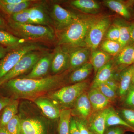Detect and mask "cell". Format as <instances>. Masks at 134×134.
<instances>
[{"label": "cell", "instance_id": "6da1fadb", "mask_svg": "<svg viewBox=\"0 0 134 134\" xmlns=\"http://www.w3.org/2000/svg\"><path fill=\"white\" fill-rule=\"evenodd\" d=\"M65 76L63 72L37 79L16 77L8 81L3 85L17 97L34 99L59 86Z\"/></svg>", "mask_w": 134, "mask_h": 134}, {"label": "cell", "instance_id": "7a4b0ae2", "mask_svg": "<svg viewBox=\"0 0 134 134\" xmlns=\"http://www.w3.org/2000/svg\"><path fill=\"white\" fill-rule=\"evenodd\" d=\"M96 17H79L78 19L61 31L56 37L58 46L68 47H86V39L89 27Z\"/></svg>", "mask_w": 134, "mask_h": 134}, {"label": "cell", "instance_id": "3957f363", "mask_svg": "<svg viewBox=\"0 0 134 134\" xmlns=\"http://www.w3.org/2000/svg\"><path fill=\"white\" fill-rule=\"evenodd\" d=\"M8 31L19 38L25 40L53 42L56 38V34L52 26L21 24L12 21L8 18Z\"/></svg>", "mask_w": 134, "mask_h": 134}, {"label": "cell", "instance_id": "277c9868", "mask_svg": "<svg viewBox=\"0 0 134 134\" xmlns=\"http://www.w3.org/2000/svg\"><path fill=\"white\" fill-rule=\"evenodd\" d=\"M88 87L85 82H81L62 87L49 93L48 98L62 107L69 108L74 106L77 98Z\"/></svg>", "mask_w": 134, "mask_h": 134}, {"label": "cell", "instance_id": "5b68a950", "mask_svg": "<svg viewBox=\"0 0 134 134\" xmlns=\"http://www.w3.org/2000/svg\"><path fill=\"white\" fill-rule=\"evenodd\" d=\"M44 47L37 43L24 44L10 51L0 60V79L17 64L27 54L33 51L42 50Z\"/></svg>", "mask_w": 134, "mask_h": 134}, {"label": "cell", "instance_id": "8992f818", "mask_svg": "<svg viewBox=\"0 0 134 134\" xmlns=\"http://www.w3.org/2000/svg\"><path fill=\"white\" fill-rule=\"evenodd\" d=\"M111 24L108 17H96L89 27L86 41V47L91 51L96 50L101 44Z\"/></svg>", "mask_w": 134, "mask_h": 134}, {"label": "cell", "instance_id": "52a82bcc", "mask_svg": "<svg viewBox=\"0 0 134 134\" xmlns=\"http://www.w3.org/2000/svg\"><path fill=\"white\" fill-rule=\"evenodd\" d=\"M46 53L42 50H37L25 55L10 71L0 79V86L8 81L16 78L20 75L31 70L37 62Z\"/></svg>", "mask_w": 134, "mask_h": 134}, {"label": "cell", "instance_id": "ba28073f", "mask_svg": "<svg viewBox=\"0 0 134 134\" xmlns=\"http://www.w3.org/2000/svg\"><path fill=\"white\" fill-rule=\"evenodd\" d=\"M49 14L58 32L66 29L79 17L58 4L53 5Z\"/></svg>", "mask_w": 134, "mask_h": 134}, {"label": "cell", "instance_id": "9c48e42d", "mask_svg": "<svg viewBox=\"0 0 134 134\" xmlns=\"http://www.w3.org/2000/svg\"><path fill=\"white\" fill-rule=\"evenodd\" d=\"M62 46L67 50L69 55L70 70L74 71L89 62L92 51L88 47Z\"/></svg>", "mask_w": 134, "mask_h": 134}, {"label": "cell", "instance_id": "30bf717a", "mask_svg": "<svg viewBox=\"0 0 134 134\" xmlns=\"http://www.w3.org/2000/svg\"><path fill=\"white\" fill-rule=\"evenodd\" d=\"M69 57L67 50L63 47L58 46L53 52L51 70L54 75L63 73L69 69Z\"/></svg>", "mask_w": 134, "mask_h": 134}, {"label": "cell", "instance_id": "8fae6325", "mask_svg": "<svg viewBox=\"0 0 134 134\" xmlns=\"http://www.w3.org/2000/svg\"><path fill=\"white\" fill-rule=\"evenodd\" d=\"M29 24L51 26L53 24L50 14L42 4L33 5L28 8Z\"/></svg>", "mask_w": 134, "mask_h": 134}, {"label": "cell", "instance_id": "7c38bea8", "mask_svg": "<svg viewBox=\"0 0 134 134\" xmlns=\"http://www.w3.org/2000/svg\"><path fill=\"white\" fill-rule=\"evenodd\" d=\"M53 56V52L46 53L37 62L29 74L24 77L31 79L43 77V76L47 74L51 69Z\"/></svg>", "mask_w": 134, "mask_h": 134}, {"label": "cell", "instance_id": "4fadbf2b", "mask_svg": "<svg viewBox=\"0 0 134 134\" xmlns=\"http://www.w3.org/2000/svg\"><path fill=\"white\" fill-rule=\"evenodd\" d=\"M73 106L72 114L76 115L79 119L85 120L88 119L93 111L88 94L86 92L79 96Z\"/></svg>", "mask_w": 134, "mask_h": 134}, {"label": "cell", "instance_id": "5bb4252c", "mask_svg": "<svg viewBox=\"0 0 134 134\" xmlns=\"http://www.w3.org/2000/svg\"><path fill=\"white\" fill-rule=\"evenodd\" d=\"M108 108L104 110L94 112L88 119V125L94 134H104L106 127V119Z\"/></svg>", "mask_w": 134, "mask_h": 134}, {"label": "cell", "instance_id": "9a60e30c", "mask_svg": "<svg viewBox=\"0 0 134 134\" xmlns=\"http://www.w3.org/2000/svg\"><path fill=\"white\" fill-rule=\"evenodd\" d=\"M34 101L47 117L51 119L59 118L61 110L50 98L40 97L35 99Z\"/></svg>", "mask_w": 134, "mask_h": 134}, {"label": "cell", "instance_id": "2e32d148", "mask_svg": "<svg viewBox=\"0 0 134 134\" xmlns=\"http://www.w3.org/2000/svg\"><path fill=\"white\" fill-rule=\"evenodd\" d=\"M88 94L93 112L108 108L111 100L104 96L97 89L91 88Z\"/></svg>", "mask_w": 134, "mask_h": 134}, {"label": "cell", "instance_id": "e0dca14e", "mask_svg": "<svg viewBox=\"0 0 134 134\" xmlns=\"http://www.w3.org/2000/svg\"><path fill=\"white\" fill-rule=\"evenodd\" d=\"M114 63L112 59L98 70L92 83L91 88H95L100 84L106 82L113 77Z\"/></svg>", "mask_w": 134, "mask_h": 134}, {"label": "cell", "instance_id": "ac0fdd59", "mask_svg": "<svg viewBox=\"0 0 134 134\" xmlns=\"http://www.w3.org/2000/svg\"><path fill=\"white\" fill-rule=\"evenodd\" d=\"M21 134H46L45 127L40 120L29 118L21 120Z\"/></svg>", "mask_w": 134, "mask_h": 134}, {"label": "cell", "instance_id": "d6986e66", "mask_svg": "<svg viewBox=\"0 0 134 134\" xmlns=\"http://www.w3.org/2000/svg\"><path fill=\"white\" fill-rule=\"evenodd\" d=\"M70 5L84 13L95 14L100 9V5L93 0H74L70 2Z\"/></svg>", "mask_w": 134, "mask_h": 134}, {"label": "cell", "instance_id": "ffe728a7", "mask_svg": "<svg viewBox=\"0 0 134 134\" xmlns=\"http://www.w3.org/2000/svg\"><path fill=\"white\" fill-rule=\"evenodd\" d=\"M112 56L97 49L91 52L90 62L93 68L95 73L101 67L103 66L112 59Z\"/></svg>", "mask_w": 134, "mask_h": 134}, {"label": "cell", "instance_id": "44dd1931", "mask_svg": "<svg viewBox=\"0 0 134 134\" xmlns=\"http://www.w3.org/2000/svg\"><path fill=\"white\" fill-rule=\"evenodd\" d=\"M93 70V67L89 62L73 71L69 76V81L73 84L83 82L90 75Z\"/></svg>", "mask_w": 134, "mask_h": 134}, {"label": "cell", "instance_id": "7402d4cb", "mask_svg": "<svg viewBox=\"0 0 134 134\" xmlns=\"http://www.w3.org/2000/svg\"><path fill=\"white\" fill-rule=\"evenodd\" d=\"M134 44H130L122 48L113 60L114 64L118 66L133 64Z\"/></svg>", "mask_w": 134, "mask_h": 134}, {"label": "cell", "instance_id": "603a6c76", "mask_svg": "<svg viewBox=\"0 0 134 134\" xmlns=\"http://www.w3.org/2000/svg\"><path fill=\"white\" fill-rule=\"evenodd\" d=\"M134 69L133 65L123 71L120 75L119 92L121 97L126 95L132 84Z\"/></svg>", "mask_w": 134, "mask_h": 134}, {"label": "cell", "instance_id": "cb8c5ba5", "mask_svg": "<svg viewBox=\"0 0 134 134\" xmlns=\"http://www.w3.org/2000/svg\"><path fill=\"white\" fill-rule=\"evenodd\" d=\"M18 101L14 100L2 110L0 115V127H5L10 120L17 115Z\"/></svg>", "mask_w": 134, "mask_h": 134}, {"label": "cell", "instance_id": "d4e9b609", "mask_svg": "<svg viewBox=\"0 0 134 134\" xmlns=\"http://www.w3.org/2000/svg\"><path fill=\"white\" fill-rule=\"evenodd\" d=\"M25 40L19 38L9 32L0 30V45L16 48L24 44Z\"/></svg>", "mask_w": 134, "mask_h": 134}, {"label": "cell", "instance_id": "484cf974", "mask_svg": "<svg viewBox=\"0 0 134 134\" xmlns=\"http://www.w3.org/2000/svg\"><path fill=\"white\" fill-rule=\"evenodd\" d=\"M104 5L126 19H130L131 14L126 5L122 2L117 0H106Z\"/></svg>", "mask_w": 134, "mask_h": 134}, {"label": "cell", "instance_id": "4316f807", "mask_svg": "<svg viewBox=\"0 0 134 134\" xmlns=\"http://www.w3.org/2000/svg\"><path fill=\"white\" fill-rule=\"evenodd\" d=\"M106 127L112 126H124L134 131V126L130 125L120 117L117 113L111 107H108L106 119Z\"/></svg>", "mask_w": 134, "mask_h": 134}, {"label": "cell", "instance_id": "83f0119b", "mask_svg": "<svg viewBox=\"0 0 134 134\" xmlns=\"http://www.w3.org/2000/svg\"><path fill=\"white\" fill-rule=\"evenodd\" d=\"M72 115V110L63 109L60 113L58 127L59 134H70V125Z\"/></svg>", "mask_w": 134, "mask_h": 134}, {"label": "cell", "instance_id": "f1b7e54d", "mask_svg": "<svg viewBox=\"0 0 134 134\" xmlns=\"http://www.w3.org/2000/svg\"><path fill=\"white\" fill-rule=\"evenodd\" d=\"M35 1L26 0L24 2L15 5H5L0 3V10L9 16L31 7Z\"/></svg>", "mask_w": 134, "mask_h": 134}, {"label": "cell", "instance_id": "f546056e", "mask_svg": "<svg viewBox=\"0 0 134 134\" xmlns=\"http://www.w3.org/2000/svg\"><path fill=\"white\" fill-rule=\"evenodd\" d=\"M120 30V37L118 42L119 43L121 48L129 44L130 41V34L129 26L122 21H116Z\"/></svg>", "mask_w": 134, "mask_h": 134}, {"label": "cell", "instance_id": "4dcf8cb0", "mask_svg": "<svg viewBox=\"0 0 134 134\" xmlns=\"http://www.w3.org/2000/svg\"><path fill=\"white\" fill-rule=\"evenodd\" d=\"M100 45L101 50L112 56H116L122 49L118 41L105 40Z\"/></svg>", "mask_w": 134, "mask_h": 134}, {"label": "cell", "instance_id": "1f68e13d", "mask_svg": "<svg viewBox=\"0 0 134 134\" xmlns=\"http://www.w3.org/2000/svg\"><path fill=\"white\" fill-rule=\"evenodd\" d=\"M10 134H21V120L17 115L15 116L5 127Z\"/></svg>", "mask_w": 134, "mask_h": 134}, {"label": "cell", "instance_id": "d6a6232c", "mask_svg": "<svg viewBox=\"0 0 134 134\" xmlns=\"http://www.w3.org/2000/svg\"><path fill=\"white\" fill-rule=\"evenodd\" d=\"M105 36L106 40L118 41L120 37V30L117 22L110 26Z\"/></svg>", "mask_w": 134, "mask_h": 134}, {"label": "cell", "instance_id": "836d02e7", "mask_svg": "<svg viewBox=\"0 0 134 134\" xmlns=\"http://www.w3.org/2000/svg\"><path fill=\"white\" fill-rule=\"evenodd\" d=\"M95 88L98 90L104 96L112 100L115 99L116 97V92L107 84L105 83L100 84Z\"/></svg>", "mask_w": 134, "mask_h": 134}, {"label": "cell", "instance_id": "e575fe53", "mask_svg": "<svg viewBox=\"0 0 134 134\" xmlns=\"http://www.w3.org/2000/svg\"><path fill=\"white\" fill-rule=\"evenodd\" d=\"M75 120L81 134H94L89 128L86 120L79 118Z\"/></svg>", "mask_w": 134, "mask_h": 134}, {"label": "cell", "instance_id": "d590c367", "mask_svg": "<svg viewBox=\"0 0 134 134\" xmlns=\"http://www.w3.org/2000/svg\"><path fill=\"white\" fill-rule=\"evenodd\" d=\"M122 115L130 125L134 126V110L129 109H122L121 111Z\"/></svg>", "mask_w": 134, "mask_h": 134}, {"label": "cell", "instance_id": "8d00e7d4", "mask_svg": "<svg viewBox=\"0 0 134 134\" xmlns=\"http://www.w3.org/2000/svg\"><path fill=\"white\" fill-rule=\"evenodd\" d=\"M126 104L134 108V85L131 84L127 93L126 99Z\"/></svg>", "mask_w": 134, "mask_h": 134}, {"label": "cell", "instance_id": "74e56055", "mask_svg": "<svg viewBox=\"0 0 134 134\" xmlns=\"http://www.w3.org/2000/svg\"><path fill=\"white\" fill-rule=\"evenodd\" d=\"M70 134H81L75 119L71 118L70 125Z\"/></svg>", "mask_w": 134, "mask_h": 134}, {"label": "cell", "instance_id": "f35d334b", "mask_svg": "<svg viewBox=\"0 0 134 134\" xmlns=\"http://www.w3.org/2000/svg\"><path fill=\"white\" fill-rule=\"evenodd\" d=\"M14 100L12 99L6 97H0V112Z\"/></svg>", "mask_w": 134, "mask_h": 134}, {"label": "cell", "instance_id": "ab89813d", "mask_svg": "<svg viewBox=\"0 0 134 134\" xmlns=\"http://www.w3.org/2000/svg\"><path fill=\"white\" fill-rule=\"evenodd\" d=\"M16 48L7 47L0 45V60L3 58L10 51Z\"/></svg>", "mask_w": 134, "mask_h": 134}, {"label": "cell", "instance_id": "60d3db41", "mask_svg": "<svg viewBox=\"0 0 134 134\" xmlns=\"http://www.w3.org/2000/svg\"><path fill=\"white\" fill-rule=\"evenodd\" d=\"M26 0H0V3L5 5H15L24 2Z\"/></svg>", "mask_w": 134, "mask_h": 134}, {"label": "cell", "instance_id": "b9f144b4", "mask_svg": "<svg viewBox=\"0 0 134 134\" xmlns=\"http://www.w3.org/2000/svg\"><path fill=\"white\" fill-rule=\"evenodd\" d=\"M105 134H124V132L121 128L115 127L108 129Z\"/></svg>", "mask_w": 134, "mask_h": 134}, {"label": "cell", "instance_id": "7bdbcfd3", "mask_svg": "<svg viewBox=\"0 0 134 134\" xmlns=\"http://www.w3.org/2000/svg\"><path fill=\"white\" fill-rule=\"evenodd\" d=\"M105 83L115 91L117 89L119 88V85H118L117 83L114 80V79H113V77L111 79H109V80L106 82Z\"/></svg>", "mask_w": 134, "mask_h": 134}, {"label": "cell", "instance_id": "ee69618b", "mask_svg": "<svg viewBox=\"0 0 134 134\" xmlns=\"http://www.w3.org/2000/svg\"><path fill=\"white\" fill-rule=\"evenodd\" d=\"M0 30L7 31H8V27L7 22L3 19L0 15Z\"/></svg>", "mask_w": 134, "mask_h": 134}, {"label": "cell", "instance_id": "f6af8a7d", "mask_svg": "<svg viewBox=\"0 0 134 134\" xmlns=\"http://www.w3.org/2000/svg\"><path fill=\"white\" fill-rule=\"evenodd\" d=\"M129 30L130 34V41L134 43V23L129 25Z\"/></svg>", "mask_w": 134, "mask_h": 134}, {"label": "cell", "instance_id": "bcb514c9", "mask_svg": "<svg viewBox=\"0 0 134 134\" xmlns=\"http://www.w3.org/2000/svg\"><path fill=\"white\" fill-rule=\"evenodd\" d=\"M0 134H10L5 127H0Z\"/></svg>", "mask_w": 134, "mask_h": 134}, {"label": "cell", "instance_id": "7dc6e473", "mask_svg": "<svg viewBox=\"0 0 134 134\" xmlns=\"http://www.w3.org/2000/svg\"><path fill=\"white\" fill-rule=\"evenodd\" d=\"M133 64H134V53H133Z\"/></svg>", "mask_w": 134, "mask_h": 134}, {"label": "cell", "instance_id": "c3c4849f", "mask_svg": "<svg viewBox=\"0 0 134 134\" xmlns=\"http://www.w3.org/2000/svg\"><path fill=\"white\" fill-rule=\"evenodd\" d=\"M132 83H133L134 85V80H132Z\"/></svg>", "mask_w": 134, "mask_h": 134}, {"label": "cell", "instance_id": "681fc988", "mask_svg": "<svg viewBox=\"0 0 134 134\" xmlns=\"http://www.w3.org/2000/svg\"><path fill=\"white\" fill-rule=\"evenodd\" d=\"M132 80H134V74L133 75V78H132Z\"/></svg>", "mask_w": 134, "mask_h": 134}, {"label": "cell", "instance_id": "f907efd6", "mask_svg": "<svg viewBox=\"0 0 134 134\" xmlns=\"http://www.w3.org/2000/svg\"><path fill=\"white\" fill-rule=\"evenodd\" d=\"M133 67L134 69V64L133 65Z\"/></svg>", "mask_w": 134, "mask_h": 134}, {"label": "cell", "instance_id": "816d5d0a", "mask_svg": "<svg viewBox=\"0 0 134 134\" xmlns=\"http://www.w3.org/2000/svg\"></svg>", "mask_w": 134, "mask_h": 134}]
</instances>
